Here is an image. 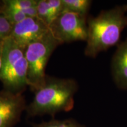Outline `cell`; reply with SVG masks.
Segmentation results:
<instances>
[{"label":"cell","mask_w":127,"mask_h":127,"mask_svg":"<svg viewBox=\"0 0 127 127\" xmlns=\"http://www.w3.org/2000/svg\"><path fill=\"white\" fill-rule=\"evenodd\" d=\"M88 36L84 54L95 58L120 43L121 36L127 27V4L102 10L96 17H88Z\"/></svg>","instance_id":"cell-1"},{"label":"cell","mask_w":127,"mask_h":127,"mask_svg":"<svg viewBox=\"0 0 127 127\" xmlns=\"http://www.w3.org/2000/svg\"><path fill=\"white\" fill-rule=\"evenodd\" d=\"M75 79L47 75L44 84L36 90L32 101L25 112L29 117L48 115L54 117L61 112H69L74 107V96L78 90Z\"/></svg>","instance_id":"cell-2"},{"label":"cell","mask_w":127,"mask_h":127,"mask_svg":"<svg viewBox=\"0 0 127 127\" xmlns=\"http://www.w3.org/2000/svg\"><path fill=\"white\" fill-rule=\"evenodd\" d=\"M0 81L4 90L15 93H23L28 87V63L25 50L10 36L3 41Z\"/></svg>","instance_id":"cell-3"},{"label":"cell","mask_w":127,"mask_h":127,"mask_svg":"<svg viewBox=\"0 0 127 127\" xmlns=\"http://www.w3.org/2000/svg\"><path fill=\"white\" fill-rule=\"evenodd\" d=\"M61 44L50 32L39 40L28 45L25 49L28 63V87L35 92L44 84L47 74V63L58 46Z\"/></svg>","instance_id":"cell-4"},{"label":"cell","mask_w":127,"mask_h":127,"mask_svg":"<svg viewBox=\"0 0 127 127\" xmlns=\"http://www.w3.org/2000/svg\"><path fill=\"white\" fill-rule=\"evenodd\" d=\"M88 17L63 11L49 26L50 32L60 44L85 41L88 36Z\"/></svg>","instance_id":"cell-5"},{"label":"cell","mask_w":127,"mask_h":127,"mask_svg":"<svg viewBox=\"0 0 127 127\" xmlns=\"http://www.w3.org/2000/svg\"><path fill=\"white\" fill-rule=\"evenodd\" d=\"M27 104L22 93L0 91V127H14L20 121Z\"/></svg>","instance_id":"cell-6"},{"label":"cell","mask_w":127,"mask_h":127,"mask_svg":"<svg viewBox=\"0 0 127 127\" xmlns=\"http://www.w3.org/2000/svg\"><path fill=\"white\" fill-rule=\"evenodd\" d=\"M50 32L49 27L37 17H27L12 25L10 37L23 49Z\"/></svg>","instance_id":"cell-7"},{"label":"cell","mask_w":127,"mask_h":127,"mask_svg":"<svg viewBox=\"0 0 127 127\" xmlns=\"http://www.w3.org/2000/svg\"><path fill=\"white\" fill-rule=\"evenodd\" d=\"M111 70L112 79L117 88L127 90V38L117 45L112 57Z\"/></svg>","instance_id":"cell-8"},{"label":"cell","mask_w":127,"mask_h":127,"mask_svg":"<svg viewBox=\"0 0 127 127\" xmlns=\"http://www.w3.org/2000/svg\"><path fill=\"white\" fill-rule=\"evenodd\" d=\"M63 11L61 0H38L36 17L48 27Z\"/></svg>","instance_id":"cell-9"},{"label":"cell","mask_w":127,"mask_h":127,"mask_svg":"<svg viewBox=\"0 0 127 127\" xmlns=\"http://www.w3.org/2000/svg\"><path fill=\"white\" fill-rule=\"evenodd\" d=\"M64 11L88 17L93 1L91 0H61Z\"/></svg>","instance_id":"cell-10"},{"label":"cell","mask_w":127,"mask_h":127,"mask_svg":"<svg viewBox=\"0 0 127 127\" xmlns=\"http://www.w3.org/2000/svg\"><path fill=\"white\" fill-rule=\"evenodd\" d=\"M8 5L18 9L28 17H36L38 0H4Z\"/></svg>","instance_id":"cell-11"},{"label":"cell","mask_w":127,"mask_h":127,"mask_svg":"<svg viewBox=\"0 0 127 127\" xmlns=\"http://www.w3.org/2000/svg\"><path fill=\"white\" fill-rule=\"evenodd\" d=\"M32 127H85L74 119L69 118L65 120H53L44 121L40 123H32Z\"/></svg>","instance_id":"cell-12"},{"label":"cell","mask_w":127,"mask_h":127,"mask_svg":"<svg viewBox=\"0 0 127 127\" xmlns=\"http://www.w3.org/2000/svg\"><path fill=\"white\" fill-rule=\"evenodd\" d=\"M4 7L0 14L4 15V17L12 25V26L19 23L28 17L18 9L8 5L4 2Z\"/></svg>","instance_id":"cell-13"},{"label":"cell","mask_w":127,"mask_h":127,"mask_svg":"<svg viewBox=\"0 0 127 127\" xmlns=\"http://www.w3.org/2000/svg\"><path fill=\"white\" fill-rule=\"evenodd\" d=\"M12 27V25L8 21L4 15L0 14V41H4L10 36Z\"/></svg>","instance_id":"cell-14"},{"label":"cell","mask_w":127,"mask_h":127,"mask_svg":"<svg viewBox=\"0 0 127 127\" xmlns=\"http://www.w3.org/2000/svg\"><path fill=\"white\" fill-rule=\"evenodd\" d=\"M3 50V41H0V71L2 66V57Z\"/></svg>","instance_id":"cell-15"},{"label":"cell","mask_w":127,"mask_h":127,"mask_svg":"<svg viewBox=\"0 0 127 127\" xmlns=\"http://www.w3.org/2000/svg\"><path fill=\"white\" fill-rule=\"evenodd\" d=\"M4 0H0V13H1V11H2L3 7H4Z\"/></svg>","instance_id":"cell-16"}]
</instances>
